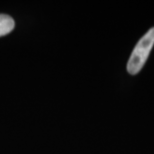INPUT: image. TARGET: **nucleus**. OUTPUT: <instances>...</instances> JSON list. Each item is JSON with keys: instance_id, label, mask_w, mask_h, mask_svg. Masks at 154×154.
Returning <instances> with one entry per match:
<instances>
[{"instance_id": "obj_2", "label": "nucleus", "mask_w": 154, "mask_h": 154, "mask_svg": "<svg viewBox=\"0 0 154 154\" xmlns=\"http://www.w3.org/2000/svg\"><path fill=\"white\" fill-rule=\"evenodd\" d=\"M15 26L14 20L6 14H0V37L10 33Z\"/></svg>"}, {"instance_id": "obj_1", "label": "nucleus", "mask_w": 154, "mask_h": 154, "mask_svg": "<svg viewBox=\"0 0 154 154\" xmlns=\"http://www.w3.org/2000/svg\"><path fill=\"white\" fill-rule=\"evenodd\" d=\"M154 46V27L150 28L142 37L132 51L127 62V72L131 75H136L146 63L151 49Z\"/></svg>"}]
</instances>
